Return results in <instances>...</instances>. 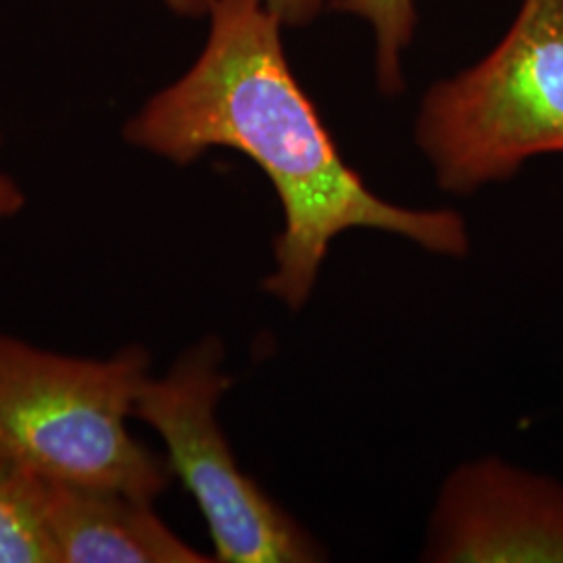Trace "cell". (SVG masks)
<instances>
[{
    "label": "cell",
    "instance_id": "cell-9",
    "mask_svg": "<svg viewBox=\"0 0 563 563\" xmlns=\"http://www.w3.org/2000/svg\"><path fill=\"white\" fill-rule=\"evenodd\" d=\"M169 11L180 18H207L213 0H163ZM263 7L272 11L282 25L301 27L322 13L323 0H262Z\"/></svg>",
    "mask_w": 563,
    "mask_h": 563
},
{
    "label": "cell",
    "instance_id": "cell-1",
    "mask_svg": "<svg viewBox=\"0 0 563 563\" xmlns=\"http://www.w3.org/2000/svg\"><path fill=\"white\" fill-rule=\"evenodd\" d=\"M207 18L199 59L125 121L123 141L176 165L232 148L262 169L284 211L267 295L295 311L305 307L330 244L355 228L397 234L432 255H467L457 211L384 201L342 159L286 59L282 21L262 0H213Z\"/></svg>",
    "mask_w": 563,
    "mask_h": 563
},
{
    "label": "cell",
    "instance_id": "cell-4",
    "mask_svg": "<svg viewBox=\"0 0 563 563\" xmlns=\"http://www.w3.org/2000/svg\"><path fill=\"white\" fill-rule=\"evenodd\" d=\"M223 344L207 336L142 384L134 418L167 449L172 474L199 505L222 563L323 562L325 551L260 484L244 474L223 434L218 407L232 386Z\"/></svg>",
    "mask_w": 563,
    "mask_h": 563
},
{
    "label": "cell",
    "instance_id": "cell-8",
    "mask_svg": "<svg viewBox=\"0 0 563 563\" xmlns=\"http://www.w3.org/2000/svg\"><path fill=\"white\" fill-rule=\"evenodd\" d=\"M330 7L353 13L372 23L376 34V74L386 95H399L405 88L401 53L416 30L413 0H330Z\"/></svg>",
    "mask_w": 563,
    "mask_h": 563
},
{
    "label": "cell",
    "instance_id": "cell-5",
    "mask_svg": "<svg viewBox=\"0 0 563 563\" xmlns=\"http://www.w3.org/2000/svg\"><path fill=\"white\" fill-rule=\"evenodd\" d=\"M426 562L563 563V484L483 457L444 483Z\"/></svg>",
    "mask_w": 563,
    "mask_h": 563
},
{
    "label": "cell",
    "instance_id": "cell-7",
    "mask_svg": "<svg viewBox=\"0 0 563 563\" xmlns=\"http://www.w3.org/2000/svg\"><path fill=\"white\" fill-rule=\"evenodd\" d=\"M0 563H57L41 514V476L0 453Z\"/></svg>",
    "mask_w": 563,
    "mask_h": 563
},
{
    "label": "cell",
    "instance_id": "cell-6",
    "mask_svg": "<svg viewBox=\"0 0 563 563\" xmlns=\"http://www.w3.org/2000/svg\"><path fill=\"white\" fill-rule=\"evenodd\" d=\"M41 514L57 563H209L155 514L118 490L41 478Z\"/></svg>",
    "mask_w": 563,
    "mask_h": 563
},
{
    "label": "cell",
    "instance_id": "cell-3",
    "mask_svg": "<svg viewBox=\"0 0 563 563\" xmlns=\"http://www.w3.org/2000/svg\"><path fill=\"white\" fill-rule=\"evenodd\" d=\"M416 141L453 195L563 153V0H523L504 41L423 97Z\"/></svg>",
    "mask_w": 563,
    "mask_h": 563
},
{
    "label": "cell",
    "instance_id": "cell-2",
    "mask_svg": "<svg viewBox=\"0 0 563 563\" xmlns=\"http://www.w3.org/2000/svg\"><path fill=\"white\" fill-rule=\"evenodd\" d=\"M151 353L74 357L0 330V453L32 474L155 501L172 470L128 430Z\"/></svg>",
    "mask_w": 563,
    "mask_h": 563
},
{
    "label": "cell",
    "instance_id": "cell-10",
    "mask_svg": "<svg viewBox=\"0 0 563 563\" xmlns=\"http://www.w3.org/2000/svg\"><path fill=\"white\" fill-rule=\"evenodd\" d=\"M2 142V136H0ZM25 207V192L20 181L0 169V225L18 218Z\"/></svg>",
    "mask_w": 563,
    "mask_h": 563
}]
</instances>
